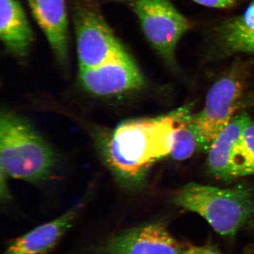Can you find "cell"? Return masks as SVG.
Instances as JSON below:
<instances>
[{
	"instance_id": "11",
	"label": "cell",
	"mask_w": 254,
	"mask_h": 254,
	"mask_svg": "<svg viewBox=\"0 0 254 254\" xmlns=\"http://www.w3.org/2000/svg\"><path fill=\"white\" fill-rule=\"evenodd\" d=\"M32 14L60 63H67L68 29L65 0H28Z\"/></svg>"
},
{
	"instance_id": "7",
	"label": "cell",
	"mask_w": 254,
	"mask_h": 254,
	"mask_svg": "<svg viewBox=\"0 0 254 254\" xmlns=\"http://www.w3.org/2000/svg\"><path fill=\"white\" fill-rule=\"evenodd\" d=\"M79 82L87 92L101 97L125 94L145 84L139 68L126 50L95 67L80 68Z\"/></svg>"
},
{
	"instance_id": "4",
	"label": "cell",
	"mask_w": 254,
	"mask_h": 254,
	"mask_svg": "<svg viewBox=\"0 0 254 254\" xmlns=\"http://www.w3.org/2000/svg\"><path fill=\"white\" fill-rule=\"evenodd\" d=\"M245 69L237 65L219 78L209 90L203 109L195 114L205 150L231 123L242 104L247 76Z\"/></svg>"
},
{
	"instance_id": "8",
	"label": "cell",
	"mask_w": 254,
	"mask_h": 254,
	"mask_svg": "<svg viewBox=\"0 0 254 254\" xmlns=\"http://www.w3.org/2000/svg\"><path fill=\"white\" fill-rule=\"evenodd\" d=\"M75 29L80 68L95 67L125 50L105 20L93 11L78 12Z\"/></svg>"
},
{
	"instance_id": "10",
	"label": "cell",
	"mask_w": 254,
	"mask_h": 254,
	"mask_svg": "<svg viewBox=\"0 0 254 254\" xmlns=\"http://www.w3.org/2000/svg\"><path fill=\"white\" fill-rule=\"evenodd\" d=\"M83 203H78L55 220L40 225L11 241L4 254L48 253L54 248L68 229L72 227Z\"/></svg>"
},
{
	"instance_id": "18",
	"label": "cell",
	"mask_w": 254,
	"mask_h": 254,
	"mask_svg": "<svg viewBox=\"0 0 254 254\" xmlns=\"http://www.w3.org/2000/svg\"><path fill=\"white\" fill-rule=\"evenodd\" d=\"M182 254H222L221 252L211 245L187 247Z\"/></svg>"
},
{
	"instance_id": "1",
	"label": "cell",
	"mask_w": 254,
	"mask_h": 254,
	"mask_svg": "<svg viewBox=\"0 0 254 254\" xmlns=\"http://www.w3.org/2000/svg\"><path fill=\"white\" fill-rule=\"evenodd\" d=\"M190 114L191 105H187L118 125L102 142L103 157L115 176L126 187L139 185L153 164L171 153L177 127Z\"/></svg>"
},
{
	"instance_id": "13",
	"label": "cell",
	"mask_w": 254,
	"mask_h": 254,
	"mask_svg": "<svg viewBox=\"0 0 254 254\" xmlns=\"http://www.w3.org/2000/svg\"><path fill=\"white\" fill-rule=\"evenodd\" d=\"M203 150H205V147L195 122V114L191 113L177 127L170 154L175 160H185Z\"/></svg>"
},
{
	"instance_id": "6",
	"label": "cell",
	"mask_w": 254,
	"mask_h": 254,
	"mask_svg": "<svg viewBox=\"0 0 254 254\" xmlns=\"http://www.w3.org/2000/svg\"><path fill=\"white\" fill-rule=\"evenodd\" d=\"M187 248L165 225L155 222L120 232L83 254H182Z\"/></svg>"
},
{
	"instance_id": "15",
	"label": "cell",
	"mask_w": 254,
	"mask_h": 254,
	"mask_svg": "<svg viewBox=\"0 0 254 254\" xmlns=\"http://www.w3.org/2000/svg\"><path fill=\"white\" fill-rule=\"evenodd\" d=\"M241 148L244 176L254 175V121L251 118L242 131Z\"/></svg>"
},
{
	"instance_id": "2",
	"label": "cell",
	"mask_w": 254,
	"mask_h": 254,
	"mask_svg": "<svg viewBox=\"0 0 254 254\" xmlns=\"http://www.w3.org/2000/svg\"><path fill=\"white\" fill-rule=\"evenodd\" d=\"M173 203L199 215L222 237L232 238L254 222V190L245 184L222 189L190 182L177 190Z\"/></svg>"
},
{
	"instance_id": "20",
	"label": "cell",
	"mask_w": 254,
	"mask_h": 254,
	"mask_svg": "<svg viewBox=\"0 0 254 254\" xmlns=\"http://www.w3.org/2000/svg\"><path fill=\"white\" fill-rule=\"evenodd\" d=\"M118 1H123V0H118Z\"/></svg>"
},
{
	"instance_id": "16",
	"label": "cell",
	"mask_w": 254,
	"mask_h": 254,
	"mask_svg": "<svg viewBox=\"0 0 254 254\" xmlns=\"http://www.w3.org/2000/svg\"><path fill=\"white\" fill-rule=\"evenodd\" d=\"M220 39L222 46L228 53L254 54V31Z\"/></svg>"
},
{
	"instance_id": "3",
	"label": "cell",
	"mask_w": 254,
	"mask_h": 254,
	"mask_svg": "<svg viewBox=\"0 0 254 254\" xmlns=\"http://www.w3.org/2000/svg\"><path fill=\"white\" fill-rule=\"evenodd\" d=\"M1 176L33 183L53 173L55 156L50 145L22 118L2 112L0 120Z\"/></svg>"
},
{
	"instance_id": "17",
	"label": "cell",
	"mask_w": 254,
	"mask_h": 254,
	"mask_svg": "<svg viewBox=\"0 0 254 254\" xmlns=\"http://www.w3.org/2000/svg\"><path fill=\"white\" fill-rule=\"evenodd\" d=\"M197 4L215 9H228L235 6L238 0H193Z\"/></svg>"
},
{
	"instance_id": "19",
	"label": "cell",
	"mask_w": 254,
	"mask_h": 254,
	"mask_svg": "<svg viewBox=\"0 0 254 254\" xmlns=\"http://www.w3.org/2000/svg\"><path fill=\"white\" fill-rule=\"evenodd\" d=\"M246 102H247V103H249V102H250V106L254 107V93L251 95L250 99H249V100H247Z\"/></svg>"
},
{
	"instance_id": "5",
	"label": "cell",
	"mask_w": 254,
	"mask_h": 254,
	"mask_svg": "<svg viewBox=\"0 0 254 254\" xmlns=\"http://www.w3.org/2000/svg\"><path fill=\"white\" fill-rule=\"evenodd\" d=\"M134 11L145 38L165 63L175 66L177 47L191 24L169 0H136Z\"/></svg>"
},
{
	"instance_id": "12",
	"label": "cell",
	"mask_w": 254,
	"mask_h": 254,
	"mask_svg": "<svg viewBox=\"0 0 254 254\" xmlns=\"http://www.w3.org/2000/svg\"><path fill=\"white\" fill-rule=\"evenodd\" d=\"M0 38L11 54L17 57L27 55L33 33L18 0H0Z\"/></svg>"
},
{
	"instance_id": "9",
	"label": "cell",
	"mask_w": 254,
	"mask_h": 254,
	"mask_svg": "<svg viewBox=\"0 0 254 254\" xmlns=\"http://www.w3.org/2000/svg\"><path fill=\"white\" fill-rule=\"evenodd\" d=\"M250 119L247 113L237 114L210 145L208 168L215 178L227 182L244 177L241 140Z\"/></svg>"
},
{
	"instance_id": "14",
	"label": "cell",
	"mask_w": 254,
	"mask_h": 254,
	"mask_svg": "<svg viewBox=\"0 0 254 254\" xmlns=\"http://www.w3.org/2000/svg\"><path fill=\"white\" fill-rule=\"evenodd\" d=\"M254 31V1L238 17L228 20L220 28V38Z\"/></svg>"
}]
</instances>
